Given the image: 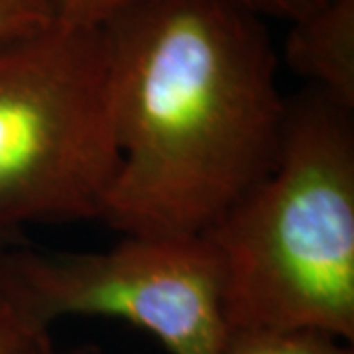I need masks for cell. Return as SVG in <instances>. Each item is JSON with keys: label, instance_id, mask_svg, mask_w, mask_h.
Segmentation results:
<instances>
[{"label": "cell", "instance_id": "obj_1", "mask_svg": "<svg viewBox=\"0 0 354 354\" xmlns=\"http://www.w3.org/2000/svg\"><path fill=\"white\" fill-rule=\"evenodd\" d=\"M101 30L120 153L102 221L203 236L278 162L286 95L264 20L227 0H138Z\"/></svg>", "mask_w": 354, "mask_h": 354}, {"label": "cell", "instance_id": "obj_2", "mask_svg": "<svg viewBox=\"0 0 354 354\" xmlns=\"http://www.w3.org/2000/svg\"><path fill=\"white\" fill-rule=\"evenodd\" d=\"M234 329L354 341V111L305 85L286 97L272 171L203 234Z\"/></svg>", "mask_w": 354, "mask_h": 354}, {"label": "cell", "instance_id": "obj_3", "mask_svg": "<svg viewBox=\"0 0 354 354\" xmlns=\"http://www.w3.org/2000/svg\"><path fill=\"white\" fill-rule=\"evenodd\" d=\"M101 28L53 22L0 41V242L104 216L118 176Z\"/></svg>", "mask_w": 354, "mask_h": 354}, {"label": "cell", "instance_id": "obj_4", "mask_svg": "<svg viewBox=\"0 0 354 354\" xmlns=\"http://www.w3.org/2000/svg\"><path fill=\"white\" fill-rule=\"evenodd\" d=\"M14 266L48 327L62 317H109L148 330L169 354L227 351L223 272L205 236L124 234L101 252L14 246Z\"/></svg>", "mask_w": 354, "mask_h": 354}, {"label": "cell", "instance_id": "obj_5", "mask_svg": "<svg viewBox=\"0 0 354 354\" xmlns=\"http://www.w3.org/2000/svg\"><path fill=\"white\" fill-rule=\"evenodd\" d=\"M283 59L307 85L354 111V0H327L291 22Z\"/></svg>", "mask_w": 354, "mask_h": 354}, {"label": "cell", "instance_id": "obj_6", "mask_svg": "<svg viewBox=\"0 0 354 354\" xmlns=\"http://www.w3.org/2000/svg\"><path fill=\"white\" fill-rule=\"evenodd\" d=\"M50 342V327L39 321L18 278L12 241L0 242V354H36Z\"/></svg>", "mask_w": 354, "mask_h": 354}, {"label": "cell", "instance_id": "obj_7", "mask_svg": "<svg viewBox=\"0 0 354 354\" xmlns=\"http://www.w3.org/2000/svg\"><path fill=\"white\" fill-rule=\"evenodd\" d=\"M225 354H354L351 342L321 330L234 329Z\"/></svg>", "mask_w": 354, "mask_h": 354}, {"label": "cell", "instance_id": "obj_8", "mask_svg": "<svg viewBox=\"0 0 354 354\" xmlns=\"http://www.w3.org/2000/svg\"><path fill=\"white\" fill-rule=\"evenodd\" d=\"M55 20L50 0H0V41L48 28Z\"/></svg>", "mask_w": 354, "mask_h": 354}, {"label": "cell", "instance_id": "obj_9", "mask_svg": "<svg viewBox=\"0 0 354 354\" xmlns=\"http://www.w3.org/2000/svg\"><path fill=\"white\" fill-rule=\"evenodd\" d=\"M55 20L71 26L101 28L114 14L138 0H50Z\"/></svg>", "mask_w": 354, "mask_h": 354}, {"label": "cell", "instance_id": "obj_10", "mask_svg": "<svg viewBox=\"0 0 354 354\" xmlns=\"http://www.w3.org/2000/svg\"><path fill=\"white\" fill-rule=\"evenodd\" d=\"M258 18H276L286 22H297L307 14L315 12L327 0H227Z\"/></svg>", "mask_w": 354, "mask_h": 354}, {"label": "cell", "instance_id": "obj_11", "mask_svg": "<svg viewBox=\"0 0 354 354\" xmlns=\"http://www.w3.org/2000/svg\"><path fill=\"white\" fill-rule=\"evenodd\" d=\"M36 354H97V351L95 348H88V346H77V348H67V351H64V348H55L53 342H50L48 346H44Z\"/></svg>", "mask_w": 354, "mask_h": 354}]
</instances>
